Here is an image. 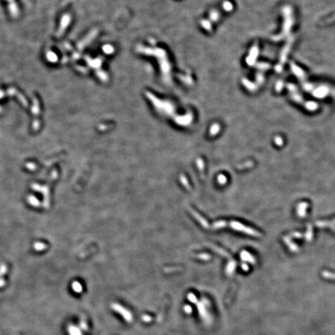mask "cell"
Wrapping results in <instances>:
<instances>
[{
	"label": "cell",
	"mask_w": 335,
	"mask_h": 335,
	"mask_svg": "<svg viewBox=\"0 0 335 335\" xmlns=\"http://www.w3.org/2000/svg\"><path fill=\"white\" fill-rule=\"evenodd\" d=\"M286 88L288 89L290 98L294 102L302 105L303 107H305L306 110H309V111H314L318 108V104L317 102H313V101L305 100L301 93L299 92L296 85L293 83H287L286 84Z\"/></svg>",
	"instance_id": "cell-3"
},
{
	"label": "cell",
	"mask_w": 335,
	"mask_h": 335,
	"mask_svg": "<svg viewBox=\"0 0 335 335\" xmlns=\"http://www.w3.org/2000/svg\"><path fill=\"white\" fill-rule=\"evenodd\" d=\"M258 51H259V49H258V45H254V47L251 48L248 57L247 58V63L249 65H255L256 58H258Z\"/></svg>",
	"instance_id": "cell-6"
},
{
	"label": "cell",
	"mask_w": 335,
	"mask_h": 335,
	"mask_svg": "<svg viewBox=\"0 0 335 335\" xmlns=\"http://www.w3.org/2000/svg\"><path fill=\"white\" fill-rule=\"evenodd\" d=\"M258 71H257L256 75V81L254 83H252L250 81H248L246 79H244L243 81L244 85L246 86V88L251 91H255L257 89L259 88L260 85H262V83L264 81V71H266L271 68V65L268 63H257L255 64Z\"/></svg>",
	"instance_id": "cell-4"
},
{
	"label": "cell",
	"mask_w": 335,
	"mask_h": 335,
	"mask_svg": "<svg viewBox=\"0 0 335 335\" xmlns=\"http://www.w3.org/2000/svg\"><path fill=\"white\" fill-rule=\"evenodd\" d=\"M275 142H276V144H277L278 145H282V144H283V140H282L281 137H278L275 138Z\"/></svg>",
	"instance_id": "cell-8"
},
{
	"label": "cell",
	"mask_w": 335,
	"mask_h": 335,
	"mask_svg": "<svg viewBox=\"0 0 335 335\" xmlns=\"http://www.w3.org/2000/svg\"><path fill=\"white\" fill-rule=\"evenodd\" d=\"M284 86H285V84H284V82H283L282 80L278 81L276 85H275V90H276V92H280L281 91L283 90V88H284Z\"/></svg>",
	"instance_id": "cell-7"
},
{
	"label": "cell",
	"mask_w": 335,
	"mask_h": 335,
	"mask_svg": "<svg viewBox=\"0 0 335 335\" xmlns=\"http://www.w3.org/2000/svg\"><path fill=\"white\" fill-rule=\"evenodd\" d=\"M283 15L284 17L283 26L282 31L280 34L272 37L271 39L274 41H281L287 38L290 34V31L294 24V17H293V11L290 5H285L283 8Z\"/></svg>",
	"instance_id": "cell-2"
},
{
	"label": "cell",
	"mask_w": 335,
	"mask_h": 335,
	"mask_svg": "<svg viewBox=\"0 0 335 335\" xmlns=\"http://www.w3.org/2000/svg\"><path fill=\"white\" fill-rule=\"evenodd\" d=\"M293 41H294V37L293 36H289L287 37L286 40V43L284 45V47H283V49L281 50L280 54H279V58H278V61L277 65H275V70L277 71L278 73H280L281 71H283V67L285 63L287 61V58H288V55L290 52L291 48L293 46Z\"/></svg>",
	"instance_id": "cell-5"
},
{
	"label": "cell",
	"mask_w": 335,
	"mask_h": 335,
	"mask_svg": "<svg viewBox=\"0 0 335 335\" xmlns=\"http://www.w3.org/2000/svg\"><path fill=\"white\" fill-rule=\"evenodd\" d=\"M290 68L292 72L299 80L302 88L306 92L311 94L312 96H313L317 99H323V98H325L328 96H331L334 98H335V89L331 88L327 85L314 84L309 82L306 78L305 72L294 63H291Z\"/></svg>",
	"instance_id": "cell-1"
}]
</instances>
